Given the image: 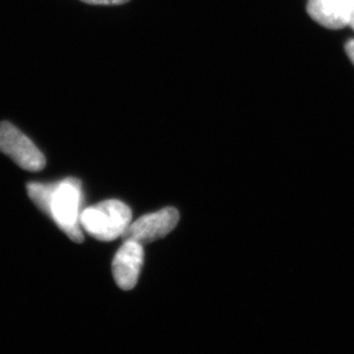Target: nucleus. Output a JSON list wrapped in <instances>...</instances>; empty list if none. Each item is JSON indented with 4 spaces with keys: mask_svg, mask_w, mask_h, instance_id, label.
<instances>
[{
    "mask_svg": "<svg viewBox=\"0 0 354 354\" xmlns=\"http://www.w3.org/2000/svg\"><path fill=\"white\" fill-rule=\"evenodd\" d=\"M27 189L34 204L46 213L69 239L76 243L82 242L80 223L82 184L77 178L69 177L55 183L31 182Z\"/></svg>",
    "mask_w": 354,
    "mask_h": 354,
    "instance_id": "f257e3e1",
    "label": "nucleus"
},
{
    "mask_svg": "<svg viewBox=\"0 0 354 354\" xmlns=\"http://www.w3.org/2000/svg\"><path fill=\"white\" fill-rule=\"evenodd\" d=\"M133 213L129 206L115 199L102 201L81 212L82 230L102 242L123 237L131 223Z\"/></svg>",
    "mask_w": 354,
    "mask_h": 354,
    "instance_id": "f03ea898",
    "label": "nucleus"
},
{
    "mask_svg": "<svg viewBox=\"0 0 354 354\" xmlns=\"http://www.w3.org/2000/svg\"><path fill=\"white\" fill-rule=\"evenodd\" d=\"M0 152L24 171H39L46 164L44 154L34 142L7 121L0 123Z\"/></svg>",
    "mask_w": 354,
    "mask_h": 354,
    "instance_id": "7ed1b4c3",
    "label": "nucleus"
},
{
    "mask_svg": "<svg viewBox=\"0 0 354 354\" xmlns=\"http://www.w3.org/2000/svg\"><path fill=\"white\" fill-rule=\"evenodd\" d=\"M180 221V213L174 207L162 208L160 211L143 215L130 223L123 237L133 239L140 244H149L164 239L171 234Z\"/></svg>",
    "mask_w": 354,
    "mask_h": 354,
    "instance_id": "20e7f679",
    "label": "nucleus"
},
{
    "mask_svg": "<svg viewBox=\"0 0 354 354\" xmlns=\"http://www.w3.org/2000/svg\"><path fill=\"white\" fill-rule=\"evenodd\" d=\"M144 263L143 244L126 239L113 259V276L120 289L131 290L136 286Z\"/></svg>",
    "mask_w": 354,
    "mask_h": 354,
    "instance_id": "39448f33",
    "label": "nucleus"
},
{
    "mask_svg": "<svg viewBox=\"0 0 354 354\" xmlns=\"http://www.w3.org/2000/svg\"><path fill=\"white\" fill-rule=\"evenodd\" d=\"M307 12L317 24L329 29H341L348 26L345 0H310Z\"/></svg>",
    "mask_w": 354,
    "mask_h": 354,
    "instance_id": "423d86ee",
    "label": "nucleus"
},
{
    "mask_svg": "<svg viewBox=\"0 0 354 354\" xmlns=\"http://www.w3.org/2000/svg\"><path fill=\"white\" fill-rule=\"evenodd\" d=\"M81 1L90 5H122L128 3L129 0H81Z\"/></svg>",
    "mask_w": 354,
    "mask_h": 354,
    "instance_id": "0eeeda50",
    "label": "nucleus"
},
{
    "mask_svg": "<svg viewBox=\"0 0 354 354\" xmlns=\"http://www.w3.org/2000/svg\"><path fill=\"white\" fill-rule=\"evenodd\" d=\"M348 7V26L354 29V0H345Z\"/></svg>",
    "mask_w": 354,
    "mask_h": 354,
    "instance_id": "6e6552de",
    "label": "nucleus"
},
{
    "mask_svg": "<svg viewBox=\"0 0 354 354\" xmlns=\"http://www.w3.org/2000/svg\"><path fill=\"white\" fill-rule=\"evenodd\" d=\"M345 50H346V53H348V58L351 60L354 64V39L353 41H348L346 46H345Z\"/></svg>",
    "mask_w": 354,
    "mask_h": 354,
    "instance_id": "1a4fd4ad",
    "label": "nucleus"
}]
</instances>
